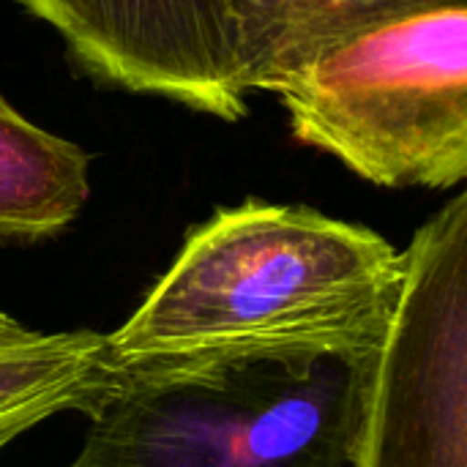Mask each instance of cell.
<instances>
[{
    "instance_id": "cell-8",
    "label": "cell",
    "mask_w": 467,
    "mask_h": 467,
    "mask_svg": "<svg viewBox=\"0 0 467 467\" xmlns=\"http://www.w3.org/2000/svg\"><path fill=\"white\" fill-rule=\"evenodd\" d=\"M419 0H227L246 93L268 90L353 27Z\"/></svg>"
},
{
    "instance_id": "cell-3",
    "label": "cell",
    "mask_w": 467,
    "mask_h": 467,
    "mask_svg": "<svg viewBox=\"0 0 467 467\" xmlns=\"http://www.w3.org/2000/svg\"><path fill=\"white\" fill-rule=\"evenodd\" d=\"M301 145L383 189L467 178V0H419L364 22L276 77Z\"/></svg>"
},
{
    "instance_id": "cell-2",
    "label": "cell",
    "mask_w": 467,
    "mask_h": 467,
    "mask_svg": "<svg viewBox=\"0 0 467 467\" xmlns=\"http://www.w3.org/2000/svg\"><path fill=\"white\" fill-rule=\"evenodd\" d=\"M375 350L222 348L115 361L66 467H350Z\"/></svg>"
},
{
    "instance_id": "cell-1",
    "label": "cell",
    "mask_w": 467,
    "mask_h": 467,
    "mask_svg": "<svg viewBox=\"0 0 467 467\" xmlns=\"http://www.w3.org/2000/svg\"><path fill=\"white\" fill-rule=\"evenodd\" d=\"M400 287L402 252L380 233L252 197L192 227L104 342L115 361L222 348L375 350Z\"/></svg>"
},
{
    "instance_id": "cell-4",
    "label": "cell",
    "mask_w": 467,
    "mask_h": 467,
    "mask_svg": "<svg viewBox=\"0 0 467 467\" xmlns=\"http://www.w3.org/2000/svg\"><path fill=\"white\" fill-rule=\"evenodd\" d=\"M350 467H467V194L402 249V287L367 375Z\"/></svg>"
},
{
    "instance_id": "cell-9",
    "label": "cell",
    "mask_w": 467,
    "mask_h": 467,
    "mask_svg": "<svg viewBox=\"0 0 467 467\" xmlns=\"http://www.w3.org/2000/svg\"><path fill=\"white\" fill-rule=\"evenodd\" d=\"M38 337H41V331L25 328L19 320H14L8 312L0 309V353L3 350H14V348H22V345H30Z\"/></svg>"
},
{
    "instance_id": "cell-6",
    "label": "cell",
    "mask_w": 467,
    "mask_h": 467,
    "mask_svg": "<svg viewBox=\"0 0 467 467\" xmlns=\"http://www.w3.org/2000/svg\"><path fill=\"white\" fill-rule=\"evenodd\" d=\"M90 197V153L19 115L0 96V244L63 233Z\"/></svg>"
},
{
    "instance_id": "cell-7",
    "label": "cell",
    "mask_w": 467,
    "mask_h": 467,
    "mask_svg": "<svg viewBox=\"0 0 467 467\" xmlns=\"http://www.w3.org/2000/svg\"><path fill=\"white\" fill-rule=\"evenodd\" d=\"M115 361L99 331L41 334L0 353V451L57 413L88 416L112 383Z\"/></svg>"
},
{
    "instance_id": "cell-5",
    "label": "cell",
    "mask_w": 467,
    "mask_h": 467,
    "mask_svg": "<svg viewBox=\"0 0 467 467\" xmlns=\"http://www.w3.org/2000/svg\"><path fill=\"white\" fill-rule=\"evenodd\" d=\"M99 85L167 99L227 123L246 118L227 0H16Z\"/></svg>"
}]
</instances>
